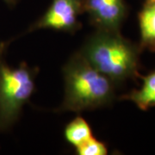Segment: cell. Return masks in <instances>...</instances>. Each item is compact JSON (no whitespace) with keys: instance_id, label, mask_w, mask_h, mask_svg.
Returning a JSON list of instances; mask_svg holds the SVG:
<instances>
[{"instance_id":"6da1fadb","label":"cell","mask_w":155,"mask_h":155,"mask_svg":"<svg viewBox=\"0 0 155 155\" xmlns=\"http://www.w3.org/2000/svg\"><path fill=\"white\" fill-rule=\"evenodd\" d=\"M139 44L124 38L120 31L97 29L85 40L80 53L116 85L140 75Z\"/></svg>"},{"instance_id":"7a4b0ae2","label":"cell","mask_w":155,"mask_h":155,"mask_svg":"<svg viewBox=\"0 0 155 155\" xmlns=\"http://www.w3.org/2000/svg\"><path fill=\"white\" fill-rule=\"evenodd\" d=\"M65 96L61 111L82 112L110 104L116 84L97 71L78 51L63 67Z\"/></svg>"},{"instance_id":"3957f363","label":"cell","mask_w":155,"mask_h":155,"mask_svg":"<svg viewBox=\"0 0 155 155\" xmlns=\"http://www.w3.org/2000/svg\"><path fill=\"white\" fill-rule=\"evenodd\" d=\"M6 42H0V133L11 128L21 115L22 108L35 91L38 67L25 62L13 68L5 60Z\"/></svg>"},{"instance_id":"277c9868","label":"cell","mask_w":155,"mask_h":155,"mask_svg":"<svg viewBox=\"0 0 155 155\" xmlns=\"http://www.w3.org/2000/svg\"><path fill=\"white\" fill-rule=\"evenodd\" d=\"M83 12V0H52L48 9L28 31L48 28L74 34L82 27L78 17Z\"/></svg>"},{"instance_id":"5b68a950","label":"cell","mask_w":155,"mask_h":155,"mask_svg":"<svg viewBox=\"0 0 155 155\" xmlns=\"http://www.w3.org/2000/svg\"><path fill=\"white\" fill-rule=\"evenodd\" d=\"M83 8L97 29L120 31L128 15L125 0H83Z\"/></svg>"},{"instance_id":"8992f818","label":"cell","mask_w":155,"mask_h":155,"mask_svg":"<svg viewBox=\"0 0 155 155\" xmlns=\"http://www.w3.org/2000/svg\"><path fill=\"white\" fill-rule=\"evenodd\" d=\"M141 50L155 52V1H146L138 13Z\"/></svg>"},{"instance_id":"52a82bcc","label":"cell","mask_w":155,"mask_h":155,"mask_svg":"<svg viewBox=\"0 0 155 155\" xmlns=\"http://www.w3.org/2000/svg\"><path fill=\"white\" fill-rule=\"evenodd\" d=\"M143 83L139 90H133L128 94L121 97L122 100H130L141 110H147L155 107V70L147 75H140Z\"/></svg>"},{"instance_id":"ba28073f","label":"cell","mask_w":155,"mask_h":155,"mask_svg":"<svg viewBox=\"0 0 155 155\" xmlns=\"http://www.w3.org/2000/svg\"><path fill=\"white\" fill-rule=\"evenodd\" d=\"M64 136L69 144L77 147L91 138L93 136V133L87 121L78 116L66 126Z\"/></svg>"},{"instance_id":"9c48e42d","label":"cell","mask_w":155,"mask_h":155,"mask_svg":"<svg viewBox=\"0 0 155 155\" xmlns=\"http://www.w3.org/2000/svg\"><path fill=\"white\" fill-rule=\"evenodd\" d=\"M78 155H106L108 153L107 145L92 136L83 144L75 147Z\"/></svg>"},{"instance_id":"30bf717a","label":"cell","mask_w":155,"mask_h":155,"mask_svg":"<svg viewBox=\"0 0 155 155\" xmlns=\"http://www.w3.org/2000/svg\"><path fill=\"white\" fill-rule=\"evenodd\" d=\"M4 1L8 5H10L11 7H12V6H14L16 4H17L18 0H4Z\"/></svg>"},{"instance_id":"8fae6325","label":"cell","mask_w":155,"mask_h":155,"mask_svg":"<svg viewBox=\"0 0 155 155\" xmlns=\"http://www.w3.org/2000/svg\"><path fill=\"white\" fill-rule=\"evenodd\" d=\"M147 1H155V0H147Z\"/></svg>"}]
</instances>
